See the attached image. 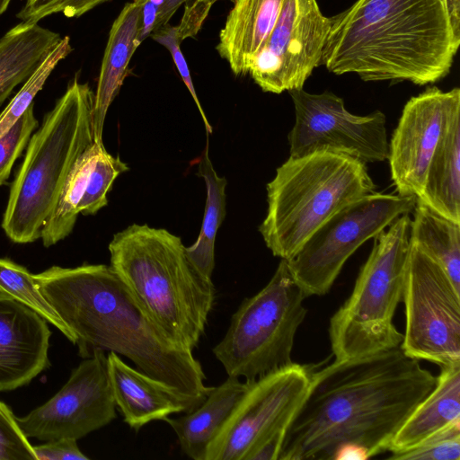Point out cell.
<instances>
[{
  "label": "cell",
  "mask_w": 460,
  "mask_h": 460,
  "mask_svg": "<svg viewBox=\"0 0 460 460\" xmlns=\"http://www.w3.org/2000/svg\"><path fill=\"white\" fill-rule=\"evenodd\" d=\"M436 381L400 346L314 369L279 460L332 459L345 445L365 448L370 458L388 451L400 427Z\"/></svg>",
  "instance_id": "obj_1"
},
{
  "label": "cell",
  "mask_w": 460,
  "mask_h": 460,
  "mask_svg": "<svg viewBox=\"0 0 460 460\" xmlns=\"http://www.w3.org/2000/svg\"><path fill=\"white\" fill-rule=\"evenodd\" d=\"M33 277L82 358L115 352L181 394L204 401L211 391L193 350L159 325L110 265L52 266Z\"/></svg>",
  "instance_id": "obj_2"
},
{
  "label": "cell",
  "mask_w": 460,
  "mask_h": 460,
  "mask_svg": "<svg viewBox=\"0 0 460 460\" xmlns=\"http://www.w3.org/2000/svg\"><path fill=\"white\" fill-rule=\"evenodd\" d=\"M331 22L322 64L366 82L435 83L460 44L442 0H357Z\"/></svg>",
  "instance_id": "obj_3"
},
{
  "label": "cell",
  "mask_w": 460,
  "mask_h": 460,
  "mask_svg": "<svg viewBox=\"0 0 460 460\" xmlns=\"http://www.w3.org/2000/svg\"><path fill=\"white\" fill-rule=\"evenodd\" d=\"M109 252L110 266L159 325L185 347L197 348L216 289L181 239L164 228L133 224L114 234Z\"/></svg>",
  "instance_id": "obj_4"
},
{
  "label": "cell",
  "mask_w": 460,
  "mask_h": 460,
  "mask_svg": "<svg viewBox=\"0 0 460 460\" xmlns=\"http://www.w3.org/2000/svg\"><path fill=\"white\" fill-rule=\"evenodd\" d=\"M93 102L88 83L75 75L31 136L2 220L12 242L28 243L40 238L68 172L93 142Z\"/></svg>",
  "instance_id": "obj_5"
},
{
  "label": "cell",
  "mask_w": 460,
  "mask_h": 460,
  "mask_svg": "<svg viewBox=\"0 0 460 460\" xmlns=\"http://www.w3.org/2000/svg\"><path fill=\"white\" fill-rule=\"evenodd\" d=\"M266 189L268 210L259 231L272 254L288 261L324 222L376 186L362 161L316 151L289 156Z\"/></svg>",
  "instance_id": "obj_6"
},
{
  "label": "cell",
  "mask_w": 460,
  "mask_h": 460,
  "mask_svg": "<svg viewBox=\"0 0 460 460\" xmlns=\"http://www.w3.org/2000/svg\"><path fill=\"white\" fill-rule=\"evenodd\" d=\"M410 231V214H404L374 237L350 296L330 319L334 360L362 358L401 345L403 334L393 319L402 300Z\"/></svg>",
  "instance_id": "obj_7"
},
{
  "label": "cell",
  "mask_w": 460,
  "mask_h": 460,
  "mask_svg": "<svg viewBox=\"0 0 460 460\" xmlns=\"http://www.w3.org/2000/svg\"><path fill=\"white\" fill-rule=\"evenodd\" d=\"M286 260L255 295L244 298L212 352L227 376L252 381L293 363L295 337L307 309Z\"/></svg>",
  "instance_id": "obj_8"
},
{
  "label": "cell",
  "mask_w": 460,
  "mask_h": 460,
  "mask_svg": "<svg viewBox=\"0 0 460 460\" xmlns=\"http://www.w3.org/2000/svg\"><path fill=\"white\" fill-rule=\"evenodd\" d=\"M415 204V197L374 191L346 206L287 261L293 279L306 297L327 294L348 259Z\"/></svg>",
  "instance_id": "obj_9"
},
{
  "label": "cell",
  "mask_w": 460,
  "mask_h": 460,
  "mask_svg": "<svg viewBox=\"0 0 460 460\" xmlns=\"http://www.w3.org/2000/svg\"><path fill=\"white\" fill-rule=\"evenodd\" d=\"M314 369L293 362L246 381L244 392L208 446L205 460H248L267 440H284L308 394Z\"/></svg>",
  "instance_id": "obj_10"
},
{
  "label": "cell",
  "mask_w": 460,
  "mask_h": 460,
  "mask_svg": "<svg viewBox=\"0 0 460 460\" xmlns=\"http://www.w3.org/2000/svg\"><path fill=\"white\" fill-rule=\"evenodd\" d=\"M402 299L404 354L439 367L460 364V290L439 263L411 243Z\"/></svg>",
  "instance_id": "obj_11"
},
{
  "label": "cell",
  "mask_w": 460,
  "mask_h": 460,
  "mask_svg": "<svg viewBox=\"0 0 460 460\" xmlns=\"http://www.w3.org/2000/svg\"><path fill=\"white\" fill-rule=\"evenodd\" d=\"M288 93L295 109V123L288 136L289 156L332 151L365 164L387 160L389 141L382 111L354 115L342 98L329 91L310 93L299 88Z\"/></svg>",
  "instance_id": "obj_12"
},
{
  "label": "cell",
  "mask_w": 460,
  "mask_h": 460,
  "mask_svg": "<svg viewBox=\"0 0 460 460\" xmlns=\"http://www.w3.org/2000/svg\"><path fill=\"white\" fill-rule=\"evenodd\" d=\"M316 0H284L267 41L255 55L248 74L264 92L281 93L303 88L322 63L331 28Z\"/></svg>",
  "instance_id": "obj_13"
},
{
  "label": "cell",
  "mask_w": 460,
  "mask_h": 460,
  "mask_svg": "<svg viewBox=\"0 0 460 460\" xmlns=\"http://www.w3.org/2000/svg\"><path fill=\"white\" fill-rule=\"evenodd\" d=\"M116 417L107 356L96 349L72 370L57 394L16 420L28 438L78 440Z\"/></svg>",
  "instance_id": "obj_14"
},
{
  "label": "cell",
  "mask_w": 460,
  "mask_h": 460,
  "mask_svg": "<svg viewBox=\"0 0 460 460\" xmlns=\"http://www.w3.org/2000/svg\"><path fill=\"white\" fill-rule=\"evenodd\" d=\"M457 89L443 92L429 87L405 103L388 144L387 160L396 194L420 195L448 105Z\"/></svg>",
  "instance_id": "obj_15"
},
{
  "label": "cell",
  "mask_w": 460,
  "mask_h": 460,
  "mask_svg": "<svg viewBox=\"0 0 460 460\" xmlns=\"http://www.w3.org/2000/svg\"><path fill=\"white\" fill-rule=\"evenodd\" d=\"M50 336L45 319L0 295V392L26 385L50 367Z\"/></svg>",
  "instance_id": "obj_16"
},
{
  "label": "cell",
  "mask_w": 460,
  "mask_h": 460,
  "mask_svg": "<svg viewBox=\"0 0 460 460\" xmlns=\"http://www.w3.org/2000/svg\"><path fill=\"white\" fill-rule=\"evenodd\" d=\"M114 402L129 428L137 431L154 420L189 412L203 401L175 391L128 366L115 352L107 355Z\"/></svg>",
  "instance_id": "obj_17"
},
{
  "label": "cell",
  "mask_w": 460,
  "mask_h": 460,
  "mask_svg": "<svg viewBox=\"0 0 460 460\" xmlns=\"http://www.w3.org/2000/svg\"><path fill=\"white\" fill-rule=\"evenodd\" d=\"M438 215L460 224V89L448 105L442 132L416 198Z\"/></svg>",
  "instance_id": "obj_18"
},
{
  "label": "cell",
  "mask_w": 460,
  "mask_h": 460,
  "mask_svg": "<svg viewBox=\"0 0 460 460\" xmlns=\"http://www.w3.org/2000/svg\"><path fill=\"white\" fill-rule=\"evenodd\" d=\"M141 3H127L113 22L102 61L93 108V141L102 143L108 109L128 72L129 61L141 44L139 40Z\"/></svg>",
  "instance_id": "obj_19"
},
{
  "label": "cell",
  "mask_w": 460,
  "mask_h": 460,
  "mask_svg": "<svg viewBox=\"0 0 460 460\" xmlns=\"http://www.w3.org/2000/svg\"><path fill=\"white\" fill-rule=\"evenodd\" d=\"M284 0H234L216 47L235 75H245L267 41Z\"/></svg>",
  "instance_id": "obj_20"
},
{
  "label": "cell",
  "mask_w": 460,
  "mask_h": 460,
  "mask_svg": "<svg viewBox=\"0 0 460 460\" xmlns=\"http://www.w3.org/2000/svg\"><path fill=\"white\" fill-rule=\"evenodd\" d=\"M460 422V364L440 367L434 388L393 438L388 451L400 453Z\"/></svg>",
  "instance_id": "obj_21"
},
{
  "label": "cell",
  "mask_w": 460,
  "mask_h": 460,
  "mask_svg": "<svg viewBox=\"0 0 460 460\" xmlns=\"http://www.w3.org/2000/svg\"><path fill=\"white\" fill-rule=\"evenodd\" d=\"M246 385V381L227 376L222 384L212 387L196 409L178 418L165 419L188 457L205 460L208 446L232 412Z\"/></svg>",
  "instance_id": "obj_22"
},
{
  "label": "cell",
  "mask_w": 460,
  "mask_h": 460,
  "mask_svg": "<svg viewBox=\"0 0 460 460\" xmlns=\"http://www.w3.org/2000/svg\"><path fill=\"white\" fill-rule=\"evenodd\" d=\"M61 40L59 33L38 22H22L4 34L0 39V106Z\"/></svg>",
  "instance_id": "obj_23"
},
{
  "label": "cell",
  "mask_w": 460,
  "mask_h": 460,
  "mask_svg": "<svg viewBox=\"0 0 460 460\" xmlns=\"http://www.w3.org/2000/svg\"><path fill=\"white\" fill-rule=\"evenodd\" d=\"M411 213V243L439 263L460 290V224L438 215L417 199Z\"/></svg>",
  "instance_id": "obj_24"
},
{
  "label": "cell",
  "mask_w": 460,
  "mask_h": 460,
  "mask_svg": "<svg viewBox=\"0 0 460 460\" xmlns=\"http://www.w3.org/2000/svg\"><path fill=\"white\" fill-rule=\"evenodd\" d=\"M208 146L199 160V175L203 178L207 188V199L201 229L196 242L186 247L188 256L207 279H212L215 267V241L226 217V187L225 177L217 175L208 156Z\"/></svg>",
  "instance_id": "obj_25"
},
{
  "label": "cell",
  "mask_w": 460,
  "mask_h": 460,
  "mask_svg": "<svg viewBox=\"0 0 460 460\" xmlns=\"http://www.w3.org/2000/svg\"><path fill=\"white\" fill-rule=\"evenodd\" d=\"M93 144L79 156L68 172L55 206L40 233L43 245L48 248L68 236L80 214L78 206L84 195L86 180L99 147Z\"/></svg>",
  "instance_id": "obj_26"
},
{
  "label": "cell",
  "mask_w": 460,
  "mask_h": 460,
  "mask_svg": "<svg viewBox=\"0 0 460 460\" xmlns=\"http://www.w3.org/2000/svg\"><path fill=\"white\" fill-rule=\"evenodd\" d=\"M0 295L11 297L31 309L75 344L73 333L42 295L33 274L7 258H0Z\"/></svg>",
  "instance_id": "obj_27"
},
{
  "label": "cell",
  "mask_w": 460,
  "mask_h": 460,
  "mask_svg": "<svg viewBox=\"0 0 460 460\" xmlns=\"http://www.w3.org/2000/svg\"><path fill=\"white\" fill-rule=\"evenodd\" d=\"M73 50L70 38H62L58 46L48 55L34 73L26 80L5 109L0 113V138L16 123L33 103L37 93L58 66Z\"/></svg>",
  "instance_id": "obj_28"
},
{
  "label": "cell",
  "mask_w": 460,
  "mask_h": 460,
  "mask_svg": "<svg viewBox=\"0 0 460 460\" xmlns=\"http://www.w3.org/2000/svg\"><path fill=\"white\" fill-rule=\"evenodd\" d=\"M128 167L119 156H113L102 145L87 176L85 190L78 209L83 215H94L108 204L107 194L115 179Z\"/></svg>",
  "instance_id": "obj_29"
},
{
  "label": "cell",
  "mask_w": 460,
  "mask_h": 460,
  "mask_svg": "<svg viewBox=\"0 0 460 460\" xmlns=\"http://www.w3.org/2000/svg\"><path fill=\"white\" fill-rule=\"evenodd\" d=\"M388 459L459 460L460 422L435 434L413 448L400 453H392Z\"/></svg>",
  "instance_id": "obj_30"
},
{
  "label": "cell",
  "mask_w": 460,
  "mask_h": 460,
  "mask_svg": "<svg viewBox=\"0 0 460 460\" xmlns=\"http://www.w3.org/2000/svg\"><path fill=\"white\" fill-rule=\"evenodd\" d=\"M39 127L33 112V103L16 123L0 138V186L11 174L14 162L22 156L29 139Z\"/></svg>",
  "instance_id": "obj_31"
},
{
  "label": "cell",
  "mask_w": 460,
  "mask_h": 460,
  "mask_svg": "<svg viewBox=\"0 0 460 460\" xmlns=\"http://www.w3.org/2000/svg\"><path fill=\"white\" fill-rule=\"evenodd\" d=\"M0 460H37L10 407L0 401Z\"/></svg>",
  "instance_id": "obj_32"
},
{
  "label": "cell",
  "mask_w": 460,
  "mask_h": 460,
  "mask_svg": "<svg viewBox=\"0 0 460 460\" xmlns=\"http://www.w3.org/2000/svg\"><path fill=\"white\" fill-rule=\"evenodd\" d=\"M155 41L164 46L171 53L173 62L179 71V74L187 86L190 95L192 96L200 116L205 124L208 134L212 133V127L209 124L207 116L200 105L199 100L196 93L187 62L180 49L181 40L178 37L176 26L169 23L160 27L150 35Z\"/></svg>",
  "instance_id": "obj_33"
},
{
  "label": "cell",
  "mask_w": 460,
  "mask_h": 460,
  "mask_svg": "<svg viewBox=\"0 0 460 460\" xmlns=\"http://www.w3.org/2000/svg\"><path fill=\"white\" fill-rule=\"evenodd\" d=\"M37 460H89L78 447L77 440L58 438L33 446Z\"/></svg>",
  "instance_id": "obj_34"
},
{
  "label": "cell",
  "mask_w": 460,
  "mask_h": 460,
  "mask_svg": "<svg viewBox=\"0 0 460 460\" xmlns=\"http://www.w3.org/2000/svg\"><path fill=\"white\" fill-rule=\"evenodd\" d=\"M65 0H26L16 17L22 22H38L41 19L59 13Z\"/></svg>",
  "instance_id": "obj_35"
},
{
  "label": "cell",
  "mask_w": 460,
  "mask_h": 460,
  "mask_svg": "<svg viewBox=\"0 0 460 460\" xmlns=\"http://www.w3.org/2000/svg\"><path fill=\"white\" fill-rule=\"evenodd\" d=\"M107 1L109 0H65L59 13L69 18L79 17Z\"/></svg>",
  "instance_id": "obj_36"
},
{
  "label": "cell",
  "mask_w": 460,
  "mask_h": 460,
  "mask_svg": "<svg viewBox=\"0 0 460 460\" xmlns=\"http://www.w3.org/2000/svg\"><path fill=\"white\" fill-rule=\"evenodd\" d=\"M187 1L189 0H164L163 4L158 9L157 21L155 31L169 23L170 19L177 11V9Z\"/></svg>",
  "instance_id": "obj_37"
},
{
  "label": "cell",
  "mask_w": 460,
  "mask_h": 460,
  "mask_svg": "<svg viewBox=\"0 0 460 460\" xmlns=\"http://www.w3.org/2000/svg\"><path fill=\"white\" fill-rule=\"evenodd\" d=\"M367 451L356 445H345L340 447L333 456V460H366L369 459Z\"/></svg>",
  "instance_id": "obj_38"
},
{
  "label": "cell",
  "mask_w": 460,
  "mask_h": 460,
  "mask_svg": "<svg viewBox=\"0 0 460 460\" xmlns=\"http://www.w3.org/2000/svg\"><path fill=\"white\" fill-rule=\"evenodd\" d=\"M442 2L447 8L454 31L460 36V0H442Z\"/></svg>",
  "instance_id": "obj_39"
},
{
  "label": "cell",
  "mask_w": 460,
  "mask_h": 460,
  "mask_svg": "<svg viewBox=\"0 0 460 460\" xmlns=\"http://www.w3.org/2000/svg\"><path fill=\"white\" fill-rule=\"evenodd\" d=\"M12 0H0V16L6 11Z\"/></svg>",
  "instance_id": "obj_40"
},
{
  "label": "cell",
  "mask_w": 460,
  "mask_h": 460,
  "mask_svg": "<svg viewBox=\"0 0 460 460\" xmlns=\"http://www.w3.org/2000/svg\"><path fill=\"white\" fill-rule=\"evenodd\" d=\"M199 4L204 5L205 7L210 9L211 6L217 1V0H195Z\"/></svg>",
  "instance_id": "obj_41"
}]
</instances>
